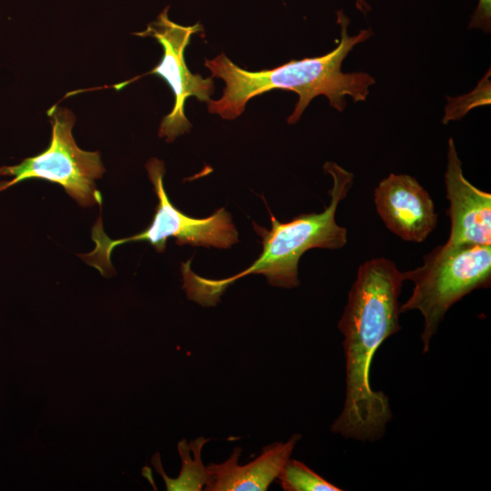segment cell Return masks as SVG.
<instances>
[{
  "label": "cell",
  "mask_w": 491,
  "mask_h": 491,
  "mask_svg": "<svg viewBox=\"0 0 491 491\" xmlns=\"http://www.w3.org/2000/svg\"><path fill=\"white\" fill-rule=\"evenodd\" d=\"M294 434L286 442H275L263 447L261 454L245 465L239 464L242 448L235 446L222 463L205 466V491H265L278 474L300 440Z\"/></svg>",
  "instance_id": "30bf717a"
},
{
  "label": "cell",
  "mask_w": 491,
  "mask_h": 491,
  "mask_svg": "<svg viewBox=\"0 0 491 491\" xmlns=\"http://www.w3.org/2000/svg\"><path fill=\"white\" fill-rule=\"evenodd\" d=\"M445 185L450 219L446 242L491 246V194L476 187L465 177L452 137L448 139Z\"/></svg>",
  "instance_id": "9c48e42d"
},
{
  "label": "cell",
  "mask_w": 491,
  "mask_h": 491,
  "mask_svg": "<svg viewBox=\"0 0 491 491\" xmlns=\"http://www.w3.org/2000/svg\"><path fill=\"white\" fill-rule=\"evenodd\" d=\"M337 23L341 28L339 44L322 56L291 60L256 72L239 67L224 53L205 59V66L210 70L211 77L221 78L225 84L219 99L206 102L209 113L233 120L242 115L250 99L274 89L298 95L288 124L296 123L310 102L320 95L326 96L330 105L339 112L346 106V95L354 102L365 101L375 79L364 72L344 73L341 66L354 46L368 39L372 32L365 29L356 35H349V19L342 11L337 12Z\"/></svg>",
  "instance_id": "7a4b0ae2"
},
{
  "label": "cell",
  "mask_w": 491,
  "mask_h": 491,
  "mask_svg": "<svg viewBox=\"0 0 491 491\" xmlns=\"http://www.w3.org/2000/svg\"><path fill=\"white\" fill-rule=\"evenodd\" d=\"M168 6L150 23L143 32L134 35L155 38L163 48L162 58L151 71L134 77L115 86L117 90L136 79L147 75H155L164 79L174 94V106L171 112L161 121L158 135L166 137V142L191 128V124L185 115V101L195 96L200 102H208L215 90L213 77H202L199 74H192L185 61V50L190 43L191 36L204 31L196 23L193 25H181L168 18Z\"/></svg>",
  "instance_id": "52a82bcc"
},
{
  "label": "cell",
  "mask_w": 491,
  "mask_h": 491,
  "mask_svg": "<svg viewBox=\"0 0 491 491\" xmlns=\"http://www.w3.org/2000/svg\"><path fill=\"white\" fill-rule=\"evenodd\" d=\"M209 438L199 436L187 443L185 439L180 441L177 449L182 461V468L177 478L167 476L162 467L159 453L155 454L151 463L155 470L162 476L166 490L168 491H198L205 486L206 471L201 458L204 446Z\"/></svg>",
  "instance_id": "8fae6325"
},
{
  "label": "cell",
  "mask_w": 491,
  "mask_h": 491,
  "mask_svg": "<svg viewBox=\"0 0 491 491\" xmlns=\"http://www.w3.org/2000/svg\"><path fill=\"white\" fill-rule=\"evenodd\" d=\"M145 167L158 199L150 225L135 235L113 240L104 232L99 217L92 228L95 249L88 254L78 255L85 262L96 268L102 276H106L113 272L111 263L113 250L127 242L145 241L158 253H163L170 237L175 238L178 246L216 248H228L239 241L232 216L224 207L205 218H195L184 214L172 204L165 192L164 162L153 157Z\"/></svg>",
  "instance_id": "5b68a950"
},
{
  "label": "cell",
  "mask_w": 491,
  "mask_h": 491,
  "mask_svg": "<svg viewBox=\"0 0 491 491\" xmlns=\"http://www.w3.org/2000/svg\"><path fill=\"white\" fill-rule=\"evenodd\" d=\"M491 0H479L478 5L472 16L470 27L490 31Z\"/></svg>",
  "instance_id": "4fadbf2b"
},
{
  "label": "cell",
  "mask_w": 491,
  "mask_h": 491,
  "mask_svg": "<svg viewBox=\"0 0 491 491\" xmlns=\"http://www.w3.org/2000/svg\"><path fill=\"white\" fill-rule=\"evenodd\" d=\"M404 281L392 260L372 258L359 266L348 292L338 323L344 335L346 400L331 426L346 438L376 440L392 417L387 396L371 387L370 368L381 344L401 329L398 296Z\"/></svg>",
  "instance_id": "6da1fadb"
},
{
  "label": "cell",
  "mask_w": 491,
  "mask_h": 491,
  "mask_svg": "<svg viewBox=\"0 0 491 491\" xmlns=\"http://www.w3.org/2000/svg\"><path fill=\"white\" fill-rule=\"evenodd\" d=\"M403 276L414 287L399 310H417L422 314L421 340L426 353L450 307L470 292L489 287L491 246L446 242L425 255L422 266L403 272Z\"/></svg>",
  "instance_id": "277c9868"
},
{
  "label": "cell",
  "mask_w": 491,
  "mask_h": 491,
  "mask_svg": "<svg viewBox=\"0 0 491 491\" xmlns=\"http://www.w3.org/2000/svg\"><path fill=\"white\" fill-rule=\"evenodd\" d=\"M324 169L333 179L330 202L324 211L302 214L286 223L279 222L271 214L270 230L254 223L255 230L262 237L263 251L251 266L230 277H203L193 272L191 260L182 263L183 288L187 297L204 306H215L227 286L253 274L265 276L267 283L274 286L296 287L299 286L298 263L304 253L312 248L345 246L347 230L336 223V213L353 185L354 175L332 162L326 163Z\"/></svg>",
  "instance_id": "3957f363"
},
{
  "label": "cell",
  "mask_w": 491,
  "mask_h": 491,
  "mask_svg": "<svg viewBox=\"0 0 491 491\" xmlns=\"http://www.w3.org/2000/svg\"><path fill=\"white\" fill-rule=\"evenodd\" d=\"M364 5L365 4L363 0H357V6L359 7L360 10L365 11Z\"/></svg>",
  "instance_id": "5bb4252c"
},
{
  "label": "cell",
  "mask_w": 491,
  "mask_h": 491,
  "mask_svg": "<svg viewBox=\"0 0 491 491\" xmlns=\"http://www.w3.org/2000/svg\"><path fill=\"white\" fill-rule=\"evenodd\" d=\"M374 197L386 226L402 240L424 242L436 227L434 201L411 175L390 174L376 187Z\"/></svg>",
  "instance_id": "ba28073f"
},
{
  "label": "cell",
  "mask_w": 491,
  "mask_h": 491,
  "mask_svg": "<svg viewBox=\"0 0 491 491\" xmlns=\"http://www.w3.org/2000/svg\"><path fill=\"white\" fill-rule=\"evenodd\" d=\"M47 115L52 125L49 146L18 165L1 166L0 175L13 178L0 182V192L22 181L41 179L62 185L82 206L101 205L102 196L95 183L105 172L100 153L77 146L72 135L75 117L70 110L54 105Z\"/></svg>",
  "instance_id": "8992f818"
},
{
  "label": "cell",
  "mask_w": 491,
  "mask_h": 491,
  "mask_svg": "<svg viewBox=\"0 0 491 491\" xmlns=\"http://www.w3.org/2000/svg\"><path fill=\"white\" fill-rule=\"evenodd\" d=\"M285 491H341L306 464L291 459L286 461L276 477Z\"/></svg>",
  "instance_id": "7c38bea8"
}]
</instances>
